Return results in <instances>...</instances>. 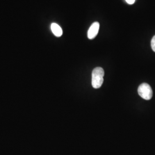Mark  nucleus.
I'll return each instance as SVG.
<instances>
[{
    "mask_svg": "<svg viewBox=\"0 0 155 155\" xmlns=\"http://www.w3.org/2000/svg\"><path fill=\"white\" fill-rule=\"evenodd\" d=\"M138 93L141 98L145 100H150L153 96L152 88L148 83H143L140 85Z\"/></svg>",
    "mask_w": 155,
    "mask_h": 155,
    "instance_id": "f03ea898",
    "label": "nucleus"
},
{
    "mask_svg": "<svg viewBox=\"0 0 155 155\" xmlns=\"http://www.w3.org/2000/svg\"><path fill=\"white\" fill-rule=\"evenodd\" d=\"M100 29V24L98 22H94L91 24L87 32V37L89 39H93L98 35Z\"/></svg>",
    "mask_w": 155,
    "mask_h": 155,
    "instance_id": "7ed1b4c3",
    "label": "nucleus"
},
{
    "mask_svg": "<svg viewBox=\"0 0 155 155\" xmlns=\"http://www.w3.org/2000/svg\"><path fill=\"white\" fill-rule=\"evenodd\" d=\"M105 72L102 68L96 67L92 72L91 84L94 89H98L104 82V77Z\"/></svg>",
    "mask_w": 155,
    "mask_h": 155,
    "instance_id": "f257e3e1",
    "label": "nucleus"
},
{
    "mask_svg": "<svg viewBox=\"0 0 155 155\" xmlns=\"http://www.w3.org/2000/svg\"><path fill=\"white\" fill-rule=\"evenodd\" d=\"M51 29L53 34L56 37H61L63 34L62 29L56 23H52L51 25Z\"/></svg>",
    "mask_w": 155,
    "mask_h": 155,
    "instance_id": "20e7f679",
    "label": "nucleus"
},
{
    "mask_svg": "<svg viewBox=\"0 0 155 155\" xmlns=\"http://www.w3.org/2000/svg\"><path fill=\"white\" fill-rule=\"evenodd\" d=\"M151 48L155 52V35L151 40Z\"/></svg>",
    "mask_w": 155,
    "mask_h": 155,
    "instance_id": "39448f33",
    "label": "nucleus"
},
{
    "mask_svg": "<svg viewBox=\"0 0 155 155\" xmlns=\"http://www.w3.org/2000/svg\"><path fill=\"white\" fill-rule=\"evenodd\" d=\"M125 1L129 5H132L135 2V0H125Z\"/></svg>",
    "mask_w": 155,
    "mask_h": 155,
    "instance_id": "423d86ee",
    "label": "nucleus"
}]
</instances>
